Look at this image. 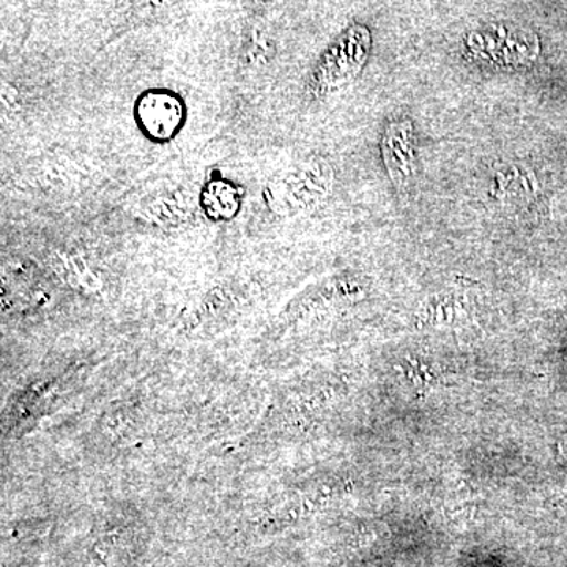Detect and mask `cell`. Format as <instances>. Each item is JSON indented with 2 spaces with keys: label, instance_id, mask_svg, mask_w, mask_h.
Listing matches in <instances>:
<instances>
[{
  "label": "cell",
  "instance_id": "obj_1",
  "mask_svg": "<svg viewBox=\"0 0 567 567\" xmlns=\"http://www.w3.org/2000/svg\"><path fill=\"white\" fill-rule=\"evenodd\" d=\"M134 115L145 136L153 141H169L185 123V104L177 93L153 89L142 93Z\"/></svg>",
  "mask_w": 567,
  "mask_h": 567
},
{
  "label": "cell",
  "instance_id": "obj_2",
  "mask_svg": "<svg viewBox=\"0 0 567 567\" xmlns=\"http://www.w3.org/2000/svg\"><path fill=\"white\" fill-rule=\"evenodd\" d=\"M200 207L212 221H230L240 212V189L224 178L208 182L200 193Z\"/></svg>",
  "mask_w": 567,
  "mask_h": 567
},
{
  "label": "cell",
  "instance_id": "obj_3",
  "mask_svg": "<svg viewBox=\"0 0 567 567\" xmlns=\"http://www.w3.org/2000/svg\"><path fill=\"white\" fill-rule=\"evenodd\" d=\"M52 267L55 274L62 276L70 286L82 287L84 290H96L100 287L96 276L91 274V268L85 260L76 254L58 252L52 257Z\"/></svg>",
  "mask_w": 567,
  "mask_h": 567
}]
</instances>
